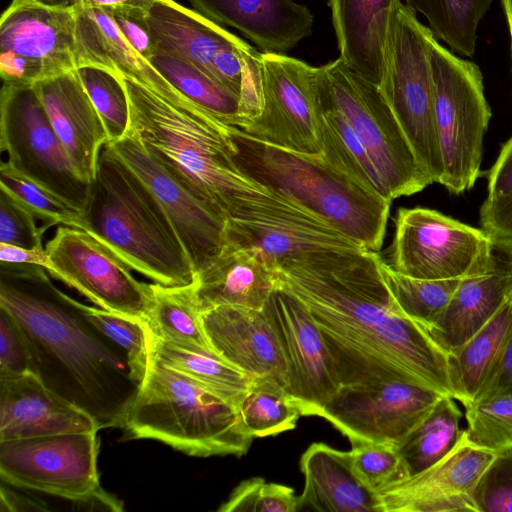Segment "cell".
<instances>
[{
	"label": "cell",
	"mask_w": 512,
	"mask_h": 512,
	"mask_svg": "<svg viewBox=\"0 0 512 512\" xmlns=\"http://www.w3.org/2000/svg\"><path fill=\"white\" fill-rule=\"evenodd\" d=\"M380 258L360 249L287 264L281 288L311 314L341 386L403 380L454 398L448 354L399 310Z\"/></svg>",
	"instance_id": "6da1fadb"
},
{
	"label": "cell",
	"mask_w": 512,
	"mask_h": 512,
	"mask_svg": "<svg viewBox=\"0 0 512 512\" xmlns=\"http://www.w3.org/2000/svg\"><path fill=\"white\" fill-rule=\"evenodd\" d=\"M47 273L0 261V307L22 328L34 374L49 389L87 412L99 429L122 428L139 389L127 355Z\"/></svg>",
	"instance_id": "7a4b0ae2"
},
{
	"label": "cell",
	"mask_w": 512,
	"mask_h": 512,
	"mask_svg": "<svg viewBox=\"0 0 512 512\" xmlns=\"http://www.w3.org/2000/svg\"><path fill=\"white\" fill-rule=\"evenodd\" d=\"M129 108V131L182 186L226 223L275 193L236 166L230 127L182 93L163 96L120 76Z\"/></svg>",
	"instance_id": "3957f363"
},
{
	"label": "cell",
	"mask_w": 512,
	"mask_h": 512,
	"mask_svg": "<svg viewBox=\"0 0 512 512\" xmlns=\"http://www.w3.org/2000/svg\"><path fill=\"white\" fill-rule=\"evenodd\" d=\"M82 213L83 230L131 270L162 286L195 283L191 260L164 209L107 144Z\"/></svg>",
	"instance_id": "277c9868"
},
{
	"label": "cell",
	"mask_w": 512,
	"mask_h": 512,
	"mask_svg": "<svg viewBox=\"0 0 512 512\" xmlns=\"http://www.w3.org/2000/svg\"><path fill=\"white\" fill-rule=\"evenodd\" d=\"M233 160L250 179L297 203L364 248L382 246L391 201L327 161L254 139L230 127Z\"/></svg>",
	"instance_id": "5b68a950"
},
{
	"label": "cell",
	"mask_w": 512,
	"mask_h": 512,
	"mask_svg": "<svg viewBox=\"0 0 512 512\" xmlns=\"http://www.w3.org/2000/svg\"><path fill=\"white\" fill-rule=\"evenodd\" d=\"M122 428L126 439H154L195 457L242 456L254 439L237 408L151 355Z\"/></svg>",
	"instance_id": "8992f818"
},
{
	"label": "cell",
	"mask_w": 512,
	"mask_h": 512,
	"mask_svg": "<svg viewBox=\"0 0 512 512\" xmlns=\"http://www.w3.org/2000/svg\"><path fill=\"white\" fill-rule=\"evenodd\" d=\"M432 35L416 12L401 2L392 23L378 87L419 163L433 183H440L443 162L430 62Z\"/></svg>",
	"instance_id": "52a82bcc"
},
{
	"label": "cell",
	"mask_w": 512,
	"mask_h": 512,
	"mask_svg": "<svg viewBox=\"0 0 512 512\" xmlns=\"http://www.w3.org/2000/svg\"><path fill=\"white\" fill-rule=\"evenodd\" d=\"M319 95L322 106L338 110L351 125L392 199L413 195L433 183L376 84L337 58L319 67Z\"/></svg>",
	"instance_id": "ba28073f"
},
{
	"label": "cell",
	"mask_w": 512,
	"mask_h": 512,
	"mask_svg": "<svg viewBox=\"0 0 512 512\" xmlns=\"http://www.w3.org/2000/svg\"><path fill=\"white\" fill-rule=\"evenodd\" d=\"M430 62L443 162L439 184L458 195L473 188L480 176L483 138L492 113L477 64L456 56L433 35Z\"/></svg>",
	"instance_id": "9c48e42d"
},
{
	"label": "cell",
	"mask_w": 512,
	"mask_h": 512,
	"mask_svg": "<svg viewBox=\"0 0 512 512\" xmlns=\"http://www.w3.org/2000/svg\"><path fill=\"white\" fill-rule=\"evenodd\" d=\"M0 148L12 168L83 212L90 184L77 173L33 86L2 85Z\"/></svg>",
	"instance_id": "30bf717a"
},
{
	"label": "cell",
	"mask_w": 512,
	"mask_h": 512,
	"mask_svg": "<svg viewBox=\"0 0 512 512\" xmlns=\"http://www.w3.org/2000/svg\"><path fill=\"white\" fill-rule=\"evenodd\" d=\"M492 237L436 210L398 209L390 266L426 280L458 279L484 269Z\"/></svg>",
	"instance_id": "8fae6325"
},
{
	"label": "cell",
	"mask_w": 512,
	"mask_h": 512,
	"mask_svg": "<svg viewBox=\"0 0 512 512\" xmlns=\"http://www.w3.org/2000/svg\"><path fill=\"white\" fill-rule=\"evenodd\" d=\"M263 106L239 127L265 143L305 154H322L319 67L287 56L261 52Z\"/></svg>",
	"instance_id": "7c38bea8"
},
{
	"label": "cell",
	"mask_w": 512,
	"mask_h": 512,
	"mask_svg": "<svg viewBox=\"0 0 512 512\" xmlns=\"http://www.w3.org/2000/svg\"><path fill=\"white\" fill-rule=\"evenodd\" d=\"M76 11L12 0L0 20L3 84L32 87L76 69Z\"/></svg>",
	"instance_id": "4fadbf2b"
},
{
	"label": "cell",
	"mask_w": 512,
	"mask_h": 512,
	"mask_svg": "<svg viewBox=\"0 0 512 512\" xmlns=\"http://www.w3.org/2000/svg\"><path fill=\"white\" fill-rule=\"evenodd\" d=\"M98 431L0 441V476L8 485L78 502L100 487Z\"/></svg>",
	"instance_id": "5bb4252c"
},
{
	"label": "cell",
	"mask_w": 512,
	"mask_h": 512,
	"mask_svg": "<svg viewBox=\"0 0 512 512\" xmlns=\"http://www.w3.org/2000/svg\"><path fill=\"white\" fill-rule=\"evenodd\" d=\"M45 249L52 277L76 289L99 308L147 320L151 284L138 281L131 269L86 231L60 225Z\"/></svg>",
	"instance_id": "9a60e30c"
},
{
	"label": "cell",
	"mask_w": 512,
	"mask_h": 512,
	"mask_svg": "<svg viewBox=\"0 0 512 512\" xmlns=\"http://www.w3.org/2000/svg\"><path fill=\"white\" fill-rule=\"evenodd\" d=\"M226 243L255 249L276 268L364 249L292 200L276 195L226 223Z\"/></svg>",
	"instance_id": "2e32d148"
},
{
	"label": "cell",
	"mask_w": 512,
	"mask_h": 512,
	"mask_svg": "<svg viewBox=\"0 0 512 512\" xmlns=\"http://www.w3.org/2000/svg\"><path fill=\"white\" fill-rule=\"evenodd\" d=\"M445 395L423 385L392 380L342 386L319 417L352 442L397 447Z\"/></svg>",
	"instance_id": "e0dca14e"
},
{
	"label": "cell",
	"mask_w": 512,
	"mask_h": 512,
	"mask_svg": "<svg viewBox=\"0 0 512 512\" xmlns=\"http://www.w3.org/2000/svg\"><path fill=\"white\" fill-rule=\"evenodd\" d=\"M262 310L285 359V391L301 415L320 416L342 386L318 326L306 307L282 288L270 295Z\"/></svg>",
	"instance_id": "ac0fdd59"
},
{
	"label": "cell",
	"mask_w": 512,
	"mask_h": 512,
	"mask_svg": "<svg viewBox=\"0 0 512 512\" xmlns=\"http://www.w3.org/2000/svg\"><path fill=\"white\" fill-rule=\"evenodd\" d=\"M110 149L147 185L173 224L196 275L226 244V220L182 186L130 132Z\"/></svg>",
	"instance_id": "d6986e66"
},
{
	"label": "cell",
	"mask_w": 512,
	"mask_h": 512,
	"mask_svg": "<svg viewBox=\"0 0 512 512\" xmlns=\"http://www.w3.org/2000/svg\"><path fill=\"white\" fill-rule=\"evenodd\" d=\"M495 453L470 443L465 430L441 460L380 491V512H477L476 483Z\"/></svg>",
	"instance_id": "ffe728a7"
},
{
	"label": "cell",
	"mask_w": 512,
	"mask_h": 512,
	"mask_svg": "<svg viewBox=\"0 0 512 512\" xmlns=\"http://www.w3.org/2000/svg\"><path fill=\"white\" fill-rule=\"evenodd\" d=\"M512 296V242L492 237L487 266L460 279L444 311L428 328L447 354L483 327Z\"/></svg>",
	"instance_id": "44dd1931"
},
{
	"label": "cell",
	"mask_w": 512,
	"mask_h": 512,
	"mask_svg": "<svg viewBox=\"0 0 512 512\" xmlns=\"http://www.w3.org/2000/svg\"><path fill=\"white\" fill-rule=\"evenodd\" d=\"M201 321L221 359L253 378L271 377L285 389V359L263 310L221 305L202 312Z\"/></svg>",
	"instance_id": "7402d4cb"
},
{
	"label": "cell",
	"mask_w": 512,
	"mask_h": 512,
	"mask_svg": "<svg viewBox=\"0 0 512 512\" xmlns=\"http://www.w3.org/2000/svg\"><path fill=\"white\" fill-rule=\"evenodd\" d=\"M98 430L92 416L34 373L0 379V441Z\"/></svg>",
	"instance_id": "603a6c76"
},
{
	"label": "cell",
	"mask_w": 512,
	"mask_h": 512,
	"mask_svg": "<svg viewBox=\"0 0 512 512\" xmlns=\"http://www.w3.org/2000/svg\"><path fill=\"white\" fill-rule=\"evenodd\" d=\"M33 88L77 173L90 184L108 135L76 69L38 82Z\"/></svg>",
	"instance_id": "cb8c5ba5"
},
{
	"label": "cell",
	"mask_w": 512,
	"mask_h": 512,
	"mask_svg": "<svg viewBox=\"0 0 512 512\" xmlns=\"http://www.w3.org/2000/svg\"><path fill=\"white\" fill-rule=\"evenodd\" d=\"M188 1L215 23L243 33L264 53L286 54L312 32V13L294 0Z\"/></svg>",
	"instance_id": "d4e9b609"
},
{
	"label": "cell",
	"mask_w": 512,
	"mask_h": 512,
	"mask_svg": "<svg viewBox=\"0 0 512 512\" xmlns=\"http://www.w3.org/2000/svg\"><path fill=\"white\" fill-rule=\"evenodd\" d=\"M281 286L279 269L258 251L226 243L221 253L196 275L195 293L201 313L221 305L262 310Z\"/></svg>",
	"instance_id": "484cf974"
},
{
	"label": "cell",
	"mask_w": 512,
	"mask_h": 512,
	"mask_svg": "<svg viewBox=\"0 0 512 512\" xmlns=\"http://www.w3.org/2000/svg\"><path fill=\"white\" fill-rule=\"evenodd\" d=\"M400 0H329L339 59L379 86Z\"/></svg>",
	"instance_id": "4316f807"
},
{
	"label": "cell",
	"mask_w": 512,
	"mask_h": 512,
	"mask_svg": "<svg viewBox=\"0 0 512 512\" xmlns=\"http://www.w3.org/2000/svg\"><path fill=\"white\" fill-rule=\"evenodd\" d=\"M147 21L155 54L183 60L210 77L215 58L244 42L195 9L174 0H154Z\"/></svg>",
	"instance_id": "83f0119b"
},
{
	"label": "cell",
	"mask_w": 512,
	"mask_h": 512,
	"mask_svg": "<svg viewBox=\"0 0 512 512\" xmlns=\"http://www.w3.org/2000/svg\"><path fill=\"white\" fill-rule=\"evenodd\" d=\"M304 488L298 510L380 512L378 493L356 473L351 453L313 443L302 454Z\"/></svg>",
	"instance_id": "f1b7e54d"
},
{
	"label": "cell",
	"mask_w": 512,
	"mask_h": 512,
	"mask_svg": "<svg viewBox=\"0 0 512 512\" xmlns=\"http://www.w3.org/2000/svg\"><path fill=\"white\" fill-rule=\"evenodd\" d=\"M76 68L95 66L167 96L177 92L125 39L106 7L76 6Z\"/></svg>",
	"instance_id": "f546056e"
},
{
	"label": "cell",
	"mask_w": 512,
	"mask_h": 512,
	"mask_svg": "<svg viewBox=\"0 0 512 512\" xmlns=\"http://www.w3.org/2000/svg\"><path fill=\"white\" fill-rule=\"evenodd\" d=\"M512 327V296L461 347L448 354L454 399L473 401Z\"/></svg>",
	"instance_id": "4dcf8cb0"
},
{
	"label": "cell",
	"mask_w": 512,
	"mask_h": 512,
	"mask_svg": "<svg viewBox=\"0 0 512 512\" xmlns=\"http://www.w3.org/2000/svg\"><path fill=\"white\" fill-rule=\"evenodd\" d=\"M151 290L152 303L146 323L154 337L181 348L217 355L202 326L195 283L180 287L154 283Z\"/></svg>",
	"instance_id": "1f68e13d"
},
{
	"label": "cell",
	"mask_w": 512,
	"mask_h": 512,
	"mask_svg": "<svg viewBox=\"0 0 512 512\" xmlns=\"http://www.w3.org/2000/svg\"><path fill=\"white\" fill-rule=\"evenodd\" d=\"M150 355L234 406L239 407L254 378L211 353L188 350L154 337L149 330Z\"/></svg>",
	"instance_id": "d6a6232c"
},
{
	"label": "cell",
	"mask_w": 512,
	"mask_h": 512,
	"mask_svg": "<svg viewBox=\"0 0 512 512\" xmlns=\"http://www.w3.org/2000/svg\"><path fill=\"white\" fill-rule=\"evenodd\" d=\"M455 399L442 396L423 420L396 447L407 477L429 468L457 444L463 430Z\"/></svg>",
	"instance_id": "836d02e7"
},
{
	"label": "cell",
	"mask_w": 512,
	"mask_h": 512,
	"mask_svg": "<svg viewBox=\"0 0 512 512\" xmlns=\"http://www.w3.org/2000/svg\"><path fill=\"white\" fill-rule=\"evenodd\" d=\"M322 156L368 189L392 201L390 190L346 118L322 106Z\"/></svg>",
	"instance_id": "e575fe53"
},
{
	"label": "cell",
	"mask_w": 512,
	"mask_h": 512,
	"mask_svg": "<svg viewBox=\"0 0 512 512\" xmlns=\"http://www.w3.org/2000/svg\"><path fill=\"white\" fill-rule=\"evenodd\" d=\"M421 13L438 40L457 53L473 57L478 25L494 0H404Z\"/></svg>",
	"instance_id": "d590c367"
},
{
	"label": "cell",
	"mask_w": 512,
	"mask_h": 512,
	"mask_svg": "<svg viewBox=\"0 0 512 512\" xmlns=\"http://www.w3.org/2000/svg\"><path fill=\"white\" fill-rule=\"evenodd\" d=\"M150 63L180 93L222 122L238 126L240 99L195 66L170 56L155 54Z\"/></svg>",
	"instance_id": "8d00e7d4"
},
{
	"label": "cell",
	"mask_w": 512,
	"mask_h": 512,
	"mask_svg": "<svg viewBox=\"0 0 512 512\" xmlns=\"http://www.w3.org/2000/svg\"><path fill=\"white\" fill-rule=\"evenodd\" d=\"M379 268L399 310L427 331L446 308L461 279L426 280L409 277L394 270L382 258Z\"/></svg>",
	"instance_id": "74e56055"
},
{
	"label": "cell",
	"mask_w": 512,
	"mask_h": 512,
	"mask_svg": "<svg viewBox=\"0 0 512 512\" xmlns=\"http://www.w3.org/2000/svg\"><path fill=\"white\" fill-rule=\"evenodd\" d=\"M239 412L254 438L292 430L301 415L284 387L271 377L254 378Z\"/></svg>",
	"instance_id": "f35d334b"
},
{
	"label": "cell",
	"mask_w": 512,
	"mask_h": 512,
	"mask_svg": "<svg viewBox=\"0 0 512 512\" xmlns=\"http://www.w3.org/2000/svg\"><path fill=\"white\" fill-rule=\"evenodd\" d=\"M0 189L40 220L44 231L55 225L83 230V213L80 210L16 171L7 161L0 165Z\"/></svg>",
	"instance_id": "ab89813d"
},
{
	"label": "cell",
	"mask_w": 512,
	"mask_h": 512,
	"mask_svg": "<svg viewBox=\"0 0 512 512\" xmlns=\"http://www.w3.org/2000/svg\"><path fill=\"white\" fill-rule=\"evenodd\" d=\"M76 73L105 126L108 142L123 138L130 127V108L121 77L95 66H79Z\"/></svg>",
	"instance_id": "60d3db41"
},
{
	"label": "cell",
	"mask_w": 512,
	"mask_h": 512,
	"mask_svg": "<svg viewBox=\"0 0 512 512\" xmlns=\"http://www.w3.org/2000/svg\"><path fill=\"white\" fill-rule=\"evenodd\" d=\"M464 407L470 443L495 454L512 449V396L470 402Z\"/></svg>",
	"instance_id": "b9f144b4"
},
{
	"label": "cell",
	"mask_w": 512,
	"mask_h": 512,
	"mask_svg": "<svg viewBox=\"0 0 512 512\" xmlns=\"http://www.w3.org/2000/svg\"><path fill=\"white\" fill-rule=\"evenodd\" d=\"M89 320L127 355L130 374L139 385L147 371L150 346L149 328L145 321L84 305Z\"/></svg>",
	"instance_id": "7bdbcfd3"
},
{
	"label": "cell",
	"mask_w": 512,
	"mask_h": 512,
	"mask_svg": "<svg viewBox=\"0 0 512 512\" xmlns=\"http://www.w3.org/2000/svg\"><path fill=\"white\" fill-rule=\"evenodd\" d=\"M218 511L295 512L298 511V497L291 487L253 477L242 481Z\"/></svg>",
	"instance_id": "ee69618b"
},
{
	"label": "cell",
	"mask_w": 512,
	"mask_h": 512,
	"mask_svg": "<svg viewBox=\"0 0 512 512\" xmlns=\"http://www.w3.org/2000/svg\"><path fill=\"white\" fill-rule=\"evenodd\" d=\"M352 463L358 476L377 493L407 477L395 446L374 442H352Z\"/></svg>",
	"instance_id": "f6af8a7d"
},
{
	"label": "cell",
	"mask_w": 512,
	"mask_h": 512,
	"mask_svg": "<svg viewBox=\"0 0 512 512\" xmlns=\"http://www.w3.org/2000/svg\"><path fill=\"white\" fill-rule=\"evenodd\" d=\"M477 512H512V449L496 453L474 490Z\"/></svg>",
	"instance_id": "bcb514c9"
},
{
	"label": "cell",
	"mask_w": 512,
	"mask_h": 512,
	"mask_svg": "<svg viewBox=\"0 0 512 512\" xmlns=\"http://www.w3.org/2000/svg\"><path fill=\"white\" fill-rule=\"evenodd\" d=\"M44 233L34 215L0 189V243L24 248L44 247Z\"/></svg>",
	"instance_id": "7dc6e473"
},
{
	"label": "cell",
	"mask_w": 512,
	"mask_h": 512,
	"mask_svg": "<svg viewBox=\"0 0 512 512\" xmlns=\"http://www.w3.org/2000/svg\"><path fill=\"white\" fill-rule=\"evenodd\" d=\"M34 373L26 336L15 318L0 307V379Z\"/></svg>",
	"instance_id": "c3c4849f"
},
{
	"label": "cell",
	"mask_w": 512,
	"mask_h": 512,
	"mask_svg": "<svg viewBox=\"0 0 512 512\" xmlns=\"http://www.w3.org/2000/svg\"><path fill=\"white\" fill-rule=\"evenodd\" d=\"M106 8L128 43L150 62L155 48L147 21L148 10L131 6Z\"/></svg>",
	"instance_id": "681fc988"
},
{
	"label": "cell",
	"mask_w": 512,
	"mask_h": 512,
	"mask_svg": "<svg viewBox=\"0 0 512 512\" xmlns=\"http://www.w3.org/2000/svg\"><path fill=\"white\" fill-rule=\"evenodd\" d=\"M504 396H512V327L493 366L471 402Z\"/></svg>",
	"instance_id": "f907efd6"
},
{
	"label": "cell",
	"mask_w": 512,
	"mask_h": 512,
	"mask_svg": "<svg viewBox=\"0 0 512 512\" xmlns=\"http://www.w3.org/2000/svg\"><path fill=\"white\" fill-rule=\"evenodd\" d=\"M480 223L491 237L512 242V195L486 198L480 208Z\"/></svg>",
	"instance_id": "816d5d0a"
},
{
	"label": "cell",
	"mask_w": 512,
	"mask_h": 512,
	"mask_svg": "<svg viewBox=\"0 0 512 512\" xmlns=\"http://www.w3.org/2000/svg\"><path fill=\"white\" fill-rule=\"evenodd\" d=\"M512 195V136L502 146L497 160L488 173L487 198Z\"/></svg>",
	"instance_id": "f5cc1de1"
},
{
	"label": "cell",
	"mask_w": 512,
	"mask_h": 512,
	"mask_svg": "<svg viewBox=\"0 0 512 512\" xmlns=\"http://www.w3.org/2000/svg\"><path fill=\"white\" fill-rule=\"evenodd\" d=\"M0 261L34 264L45 270L50 266V259L45 247L24 248L5 243H0Z\"/></svg>",
	"instance_id": "db71d44e"
},
{
	"label": "cell",
	"mask_w": 512,
	"mask_h": 512,
	"mask_svg": "<svg viewBox=\"0 0 512 512\" xmlns=\"http://www.w3.org/2000/svg\"><path fill=\"white\" fill-rule=\"evenodd\" d=\"M1 511L47 510L45 503L1 486Z\"/></svg>",
	"instance_id": "11a10c76"
},
{
	"label": "cell",
	"mask_w": 512,
	"mask_h": 512,
	"mask_svg": "<svg viewBox=\"0 0 512 512\" xmlns=\"http://www.w3.org/2000/svg\"><path fill=\"white\" fill-rule=\"evenodd\" d=\"M86 510L122 511L123 503L101 487L85 499L78 501Z\"/></svg>",
	"instance_id": "9f6ffc18"
},
{
	"label": "cell",
	"mask_w": 512,
	"mask_h": 512,
	"mask_svg": "<svg viewBox=\"0 0 512 512\" xmlns=\"http://www.w3.org/2000/svg\"><path fill=\"white\" fill-rule=\"evenodd\" d=\"M153 2L154 0H79L78 5L93 7L131 6L149 10Z\"/></svg>",
	"instance_id": "6f0895ef"
},
{
	"label": "cell",
	"mask_w": 512,
	"mask_h": 512,
	"mask_svg": "<svg viewBox=\"0 0 512 512\" xmlns=\"http://www.w3.org/2000/svg\"><path fill=\"white\" fill-rule=\"evenodd\" d=\"M504 16L507 22L509 37H510V48L512 58V0H500Z\"/></svg>",
	"instance_id": "680465c9"
},
{
	"label": "cell",
	"mask_w": 512,
	"mask_h": 512,
	"mask_svg": "<svg viewBox=\"0 0 512 512\" xmlns=\"http://www.w3.org/2000/svg\"><path fill=\"white\" fill-rule=\"evenodd\" d=\"M42 4L55 7L74 8L78 5L79 0H35Z\"/></svg>",
	"instance_id": "91938a15"
}]
</instances>
